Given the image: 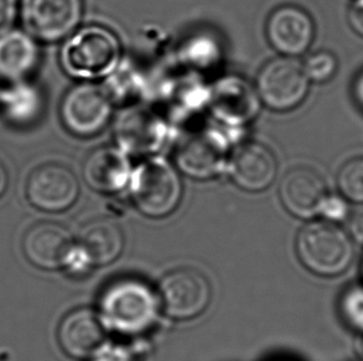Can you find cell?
Wrapping results in <instances>:
<instances>
[{"mask_svg": "<svg viewBox=\"0 0 363 361\" xmlns=\"http://www.w3.org/2000/svg\"><path fill=\"white\" fill-rule=\"evenodd\" d=\"M159 302V296L142 280L119 278L104 288L99 317L121 334H142L155 322Z\"/></svg>", "mask_w": 363, "mask_h": 361, "instance_id": "6da1fadb", "label": "cell"}, {"mask_svg": "<svg viewBox=\"0 0 363 361\" xmlns=\"http://www.w3.org/2000/svg\"><path fill=\"white\" fill-rule=\"evenodd\" d=\"M121 57L118 38L101 25H89L72 33L60 54L65 72L84 81L108 77L118 67Z\"/></svg>", "mask_w": 363, "mask_h": 361, "instance_id": "7a4b0ae2", "label": "cell"}, {"mask_svg": "<svg viewBox=\"0 0 363 361\" xmlns=\"http://www.w3.org/2000/svg\"><path fill=\"white\" fill-rule=\"evenodd\" d=\"M296 253L310 273L321 277H337L352 265V238L337 223L313 220L301 228L296 238Z\"/></svg>", "mask_w": 363, "mask_h": 361, "instance_id": "3957f363", "label": "cell"}, {"mask_svg": "<svg viewBox=\"0 0 363 361\" xmlns=\"http://www.w3.org/2000/svg\"><path fill=\"white\" fill-rule=\"evenodd\" d=\"M133 200L149 218H164L175 212L182 197L177 170L162 157H147L130 175Z\"/></svg>", "mask_w": 363, "mask_h": 361, "instance_id": "277c9868", "label": "cell"}, {"mask_svg": "<svg viewBox=\"0 0 363 361\" xmlns=\"http://www.w3.org/2000/svg\"><path fill=\"white\" fill-rule=\"evenodd\" d=\"M231 142L230 132L220 127H191L177 145V166L182 173L195 180L213 178L226 165Z\"/></svg>", "mask_w": 363, "mask_h": 361, "instance_id": "5b68a950", "label": "cell"}, {"mask_svg": "<svg viewBox=\"0 0 363 361\" xmlns=\"http://www.w3.org/2000/svg\"><path fill=\"white\" fill-rule=\"evenodd\" d=\"M310 88V79L303 64L294 57H278L262 67L257 77L255 91L267 107L286 112L304 102Z\"/></svg>", "mask_w": 363, "mask_h": 361, "instance_id": "8992f818", "label": "cell"}, {"mask_svg": "<svg viewBox=\"0 0 363 361\" xmlns=\"http://www.w3.org/2000/svg\"><path fill=\"white\" fill-rule=\"evenodd\" d=\"M113 110V101L99 84L84 82L65 94L60 105L64 127L74 137H91L104 130Z\"/></svg>", "mask_w": 363, "mask_h": 361, "instance_id": "52a82bcc", "label": "cell"}, {"mask_svg": "<svg viewBox=\"0 0 363 361\" xmlns=\"http://www.w3.org/2000/svg\"><path fill=\"white\" fill-rule=\"evenodd\" d=\"M157 296L167 317L189 321L206 311L211 302V283L201 271L182 268L162 278Z\"/></svg>", "mask_w": 363, "mask_h": 361, "instance_id": "ba28073f", "label": "cell"}, {"mask_svg": "<svg viewBox=\"0 0 363 361\" xmlns=\"http://www.w3.org/2000/svg\"><path fill=\"white\" fill-rule=\"evenodd\" d=\"M114 137L127 155L150 156L164 145L167 124L159 110L147 105H128L116 119Z\"/></svg>", "mask_w": 363, "mask_h": 361, "instance_id": "9c48e42d", "label": "cell"}, {"mask_svg": "<svg viewBox=\"0 0 363 361\" xmlns=\"http://www.w3.org/2000/svg\"><path fill=\"white\" fill-rule=\"evenodd\" d=\"M82 11V0H21L25 31L44 42H56L72 34Z\"/></svg>", "mask_w": 363, "mask_h": 361, "instance_id": "30bf717a", "label": "cell"}, {"mask_svg": "<svg viewBox=\"0 0 363 361\" xmlns=\"http://www.w3.org/2000/svg\"><path fill=\"white\" fill-rule=\"evenodd\" d=\"M79 195L77 177L61 164H45L30 173L26 197L30 203L44 212H64L76 203Z\"/></svg>", "mask_w": 363, "mask_h": 361, "instance_id": "8fae6325", "label": "cell"}, {"mask_svg": "<svg viewBox=\"0 0 363 361\" xmlns=\"http://www.w3.org/2000/svg\"><path fill=\"white\" fill-rule=\"evenodd\" d=\"M208 109L222 125L243 127L259 113L258 93L240 76H225L208 88Z\"/></svg>", "mask_w": 363, "mask_h": 361, "instance_id": "7c38bea8", "label": "cell"}, {"mask_svg": "<svg viewBox=\"0 0 363 361\" xmlns=\"http://www.w3.org/2000/svg\"><path fill=\"white\" fill-rule=\"evenodd\" d=\"M23 250L26 259L36 268L56 270L69 266L76 246L64 225L43 222L25 233Z\"/></svg>", "mask_w": 363, "mask_h": 361, "instance_id": "4fadbf2b", "label": "cell"}, {"mask_svg": "<svg viewBox=\"0 0 363 361\" xmlns=\"http://www.w3.org/2000/svg\"><path fill=\"white\" fill-rule=\"evenodd\" d=\"M267 38L279 54L288 57L304 55L314 41V20L296 5H281L268 18Z\"/></svg>", "mask_w": 363, "mask_h": 361, "instance_id": "5bb4252c", "label": "cell"}, {"mask_svg": "<svg viewBox=\"0 0 363 361\" xmlns=\"http://www.w3.org/2000/svg\"><path fill=\"white\" fill-rule=\"evenodd\" d=\"M157 98L164 105L165 117L179 122H191L208 108V88L187 69L159 82Z\"/></svg>", "mask_w": 363, "mask_h": 361, "instance_id": "9a60e30c", "label": "cell"}, {"mask_svg": "<svg viewBox=\"0 0 363 361\" xmlns=\"http://www.w3.org/2000/svg\"><path fill=\"white\" fill-rule=\"evenodd\" d=\"M329 195L324 178L309 167L290 170L280 185V200L285 210L301 219L321 214Z\"/></svg>", "mask_w": 363, "mask_h": 361, "instance_id": "2e32d148", "label": "cell"}, {"mask_svg": "<svg viewBox=\"0 0 363 361\" xmlns=\"http://www.w3.org/2000/svg\"><path fill=\"white\" fill-rule=\"evenodd\" d=\"M57 338L69 357L79 360L94 359L102 352L106 342L104 321L89 308L74 309L60 323Z\"/></svg>", "mask_w": 363, "mask_h": 361, "instance_id": "e0dca14e", "label": "cell"}, {"mask_svg": "<svg viewBox=\"0 0 363 361\" xmlns=\"http://www.w3.org/2000/svg\"><path fill=\"white\" fill-rule=\"evenodd\" d=\"M277 161L273 152L259 142H245L235 149L230 160L232 180L242 190L262 192L277 176Z\"/></svg>", "mask_w": 363, "mask_h": 361, "instance_id": "ac0fdd59", "label": "cell"}, {"mask_svg": "<svg viewBox=\"0 0 363 361\" xmlns=\"http://www.w3.org/2000/svg\"><path fill=\"white\" fill-rule=\"evenodd\" d=\"M130 175L129 157L119 147H99L84 161V180L99 193L112 195L119 192L125 187Z\"/></svg>", "mask_w": 363, "mask_h": 361, "instance_id": "d6986e66", "label": "cell"}, {"mask_svg": "<svg viewBox=\"0 0 363 361\" xmlns=\"http://www.w3.org/2000/svg\"><path fill=\"white\" fill-rule=\"evenodd\" d=\"M40 62V47L25 30L10 29L0 34V79L24 81L34 74Z\"/></svg>", "mask_w": 363, "mask_h": 361, "instance_id": "ffe728a7", "label": "cell"}, {"mask_svg": "<svg viewBox=\"0 0 363 361\" xmlns=\"http://www.w3.org/2000/svg\"><path fill=\"white\" fill-rule=\"evenodd\" d=\"M124 249V233L111 218H97L79 233V250L94 266H106L118 259Z\"/></svg>", "mask_w": 363, "mask_h": 361, "instance_id": "44dd1931", "label": "cell"}, {"mask_svg": "<svg viewBox=\"0 0 363 361\" xmlns=\"http://www.w3.org/2000/svg\"><path fill=\"white\" fill-rule=\"evenodd\" d=\"M44 109V93L29 79L11 82L0 91V110L14 127H30L39 122Z\"/></svg>", "mask_w": 363, "mask_h": 361, "instance_id": "7402d4cb", "label": "cell"}, {"mask_svg": "<svg viewBox=\"0 0 363 361\" xmlns=\"http://www.w3.org/2000/svg\"><path fill=\"white\" fill-rule=\"evenodd\" d=\"M177 59L185 69L194 74L213 71L223 59L221 40L207 30L196 31L179 46Z\"/></svg>", "mask_w": 363, "mask_h": 361, "instance_id": "603a6c76", "label": "cell"}, {"mask_svg": "<svg viewBox=\"0 0 363 361\" xmlns=\"http://www.w3.org/2000/svg\"><path fill=\"white\" fill-rule=\"evenodd\" d=\"M336 182L340 195L350 203L363 205V156L352 157L345 162Z\"/></svg>", "mask_w": 363, "mask_h": 361, "instance_id": "cb8c5ba5", "label": "cell"}, {"mask_svg": "<svg viewBox=\"0 0 363 361\" xmlns=\"http://www.w3.org/2000/svg\"><path fill=\"white\" fill-rule=\"evenodd\" d=\"M109 81L107 87H104L108 92L112 101H123L127 102L133 99L140 92L143 87V81L137 69L133 67L119 69L117 67L113 74L108 76Z\"/></svg>", "mask_w": 363, "mask_h": 361, "instance_id": "d4e9b609", "label": "cell"}, {"mask_svg": "<svg viewBox=\"0 0 363 361\" xmlns=\"http://www.w3.org/2000/svg\"><path fill=\"white\" fill-rule=\"evenodd\" d=\"M303 67L310 82L325 84L334 79L339 69V61L330 51H318L305 59Z\"/></svg>", "mask_w": 363, "mask_h": 361, "instance_id": "484cf974", "label": "cell"}, {"mask_svg": "<svg viewBox=\"0 0 363 361\" xmlns=\"http://www.w3.org/2000/svg\"><path fill=\"white\" fill-rule=\"evenodd\" d=\"M340 313L356 334L363 333V286H351L345 291L340 299Z\"/></svg>", "mask_w": 363, "mask_h": 361, "instance_id": "4316f807", "label": "cell"}, {"mask_svg": "<svg viewBox=\"0 0 363 361\" xmlns=\"http://www.w3.org/2000/svg\"><path fill=\"white\" fill-rule=\"evenodd\" d=\"M321 215L324 219L339 223L347 218L349 215V205L342 195H329L325 202Z\"/></svg>", "mask_w": 363, "mask_h": 361, "instance_id": "83f0119b", "label": "cell"}, {"mask_svg": "<svg viewBox=\"0 0 363 361\" xmlns=\"http://www.w3.org/2000/svg\"><path fill=\"white\" fill-rule=\"evenodd\" d=\"M18 15V0H0V34L11 29Z\"/></svg>", "mask_w": 363, "mask_h": 361, "instance_id": "f1b7e54d", "label": "cell"}, {"mask_svg": "<svg viewBox=\"0 0 363 361\" xmlns=\"http://www.w3.org/2000/svg\"><path fill=\"white\" fill-rule=\"evenodd\" d=\"M347 21L354 34L363 39V0H352L347 10Z\"/></svg>", "mask_w": 363, "mask_h": 361, "instance_id": "f546056e", "label": "cell"}, {"mask_svg": "<svg viewBox=\"0 0 363 361\" xmlns=\"http://www.w3.org/2000/svg\"><path fill=\"white\" fill-rule=\"evenodd\" d=\"M94 361H132V359L127 353L119 350V349H112L109 352H99L94 357Z\"/></svg>", "mask_w": 363, "mask_h": 361, "instance_id": "4dcf8cb0", "label": "cell"}, {"mask_svg": "<svg viewBox=\"0 0 363 361\" xmlns=\"http://www.w3.org/2000/svg\"><path fill=\"white\" fill-rule=\"evenodd\" d=\"M352 94H354V101L357 102L359 107L363 108V71H361L357 74V77L354 79Z\"/></svg>", "mask_w": 363, "mask_h": 361, "instance_id": "1f68e13d", "label": "cell"}, {"mask_svg": "<svg viewBox=\"0 0 363 361\" xmlns=\"http://www.w3.org/2000/svg\"><path fill=\"white\" fill-rule=\"evenodd\" d=\"M352 233L356 239L363 241V212L356 214L352 222Z\"/></svg>", "mask_w": 363, "mask_h": 361, "instance_id": "d6a6232c", "label": "cell"}, {"mask_svg": "<svg viewBox=\"0 0 363 361\" xmlns=\"http://www.w3.org/2000/svg\"><path fill=\"white\" fill-rule=\"evenodd\" d=\"M354 352L359 360L363 361V333H357L354 339Z\"/></svg>", "mask_w": 363, "mask_h": 361, "instance_id": "836d02e7", "label": "cell"}, {"mask_svg": "<svg viewBox=\"0 0 363 361\" xmlns=\"http://www.w3.org/2000/svg\"><path fill=\"white\" fill-rule=\"evenodd\" d=\"M8 182H9L8 172L5 170L4 165L0 162V197L4 195L6 187H8Z\"/></svg>", "mask_w": 363, "mask_h": 361, "instance_id": "e575fe53", "label": "cell"}, {"mask_svg": "<svg viewBox=\"0 0 363 361\" xmlns=\"http://www.w3.org/2000/svg\"><path fill=\"white\" fill-rule=\"evenodd\" d=\"M362 275H363V263H362Z\"/></svg>", "mask_w": 363, "mask_h": 361, "instance_id": "d590c367", "label": "cell"}, {"mask_svg": "<svg viewBox=\"0 0 363 361\" xmlns=\"http://www.w3.org/2000/svg\"><path fill=\"white\" fill-rule=\"evenodd\" d=\"M0 91H1V89H0Z\"/></svg>", "mask_w": 363, "mask_h": 361, "instance_id": "8d00e7d4", "label": "cell"}]
</instances>
